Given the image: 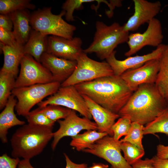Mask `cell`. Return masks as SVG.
<instances>
[{
  "label": "cell",
  "instance_id": "obj_1",
  "mask_svg": "<svg viewBox=\"0 0 168 168\" xmlns=\"http://www.w3.org/2000/svg\"><path fill=\"white\" fill-rule=\"evenodd\" d=\"M79 92L112 112L118 114L133 94L120 76L99 78L75 86Z\"/></svg>",
  "mask_w": 168,
  "mask_h": 168
},
{
  "label": "cell",
  "instance_id": "obj_2",
  "mask_svg": "<svg viewBox=\"0 0 168 168\" xmlns=\"http://www.w3.org/2000/svg\"><path fill=\"white\" fill-rule=\"evenodd\" d=\"M168 110V102L155 84H144L138 87L119 112L132 122L147 124Z\"/></svg>",
  "mask_w": 168,
  "mask_h": 168
},
{
  "label": "cell",
  "instance_id": "obj_3",
  "mask_svg": "<svg viewBox=\"0 0 168 168\" xmlns=\"http://www.w3.org/2000/svg\"><path fill=\"white\" fill-rule=\"evenodd\" d=\"M53 127L25 124L10 139L13 158L30 160L40 154L53 138Z\"/></svg>",
  "mask_w": 168,
  "mask_h": 168
},
{
  "label": "cell",
  "instance_id": "obj_4",
  "mask_svg": "<svg viewBox=\"0 0 168 168\" xmlns=\"http://www.w3.org/2000/svg\"><path fill=\"white\" fill-rule=\"evenodd\" d=\"M92 42L88 48L83 50L86 54L95 53L100 59H106L119 44L128 41L129 32L124 31L123 26L118 23L108 26L98 21Z\"/></svg>",
  "mask_w": 168,
  "mask_h": 168
},
{
  "label": "cell",
  "instance_id": "obj_5",
  "mask_svg": "<svg viewBox=\"0 0 168 168\" xmlns=\"http://www.w3.org/2000/svg\"><path fill=\"white\" fill-rule=\"evenodd\" d=\"M65 13L63 10L59 14H54L51 7L39 9L31 14L30 25L33 29L44 35L72 39L76 28L63 19Z\"/></svg>",
  "mask_w": 168,
  "mask_h": 168
},
{
  "label": "cell",
  "instance_id": "obj_6",
  "mask_svg": "<svg viewBox=\"0 0 168 168\" xmlns=\"http://www.w3.org/2000/svg\"><path fill=\"white\" fill-rule=\"evenodd\" d=\"M61 84L59 82H53L14 88L12 94L17 99L15 110L17 114L25 117L35 105L39 104L47 96L56 92L60 87Z\"/></svg>",
  "mask_w": 168,
  "mask_h": 168
},
{
  "label": "cell",
  "instance_id": "obj_7",
  "mask_svg": "<svg viewBox=\"0 0 168 168\" xmlns=\"http://www.w3.org/2000/svg\"><path fill=\"white\" fill-rule=\"evenodd\" d=\"M77 65L72 74L61 84V86H75L106 76L114 75L106 62H100L89 58L83 52L76 60Z\"/></svg>",
  "mask_w": 168,
  "mask_h": 168
},
{
  "label": "cell",
  "instance_id": "obj_8",
  "mask_svg": "<svg viewBox=\"0 0 168 168\" xmlns=\"http://www.w3.org/2000/svg\"><path fill=\"white\" fill-rule=\"evenodd\" d=\"M50 105L61 106L77 111L91 120L92 118L84 99L75 86H61L56 92L38 105L39 107L42 108Z\"/></svg>",
  "mask_w": 168,
  "mask_h": 168
},
{
  "label": "cell",
  "instance_id": "obj_9",
  "mask_svg": "<svg viewBox=\"0 0 168 168\" xmlns=\"http://www.w3.org/2000/svg\"><path fill=\"white\" fill-rule=\"evenodd\" d=\"M20 65V71L16 80L15 88L53 82L49 71L29 55H23Z\"/></svg>",
  "mask_w": 168,
  "mask_h": 168
},
{
  "label": "cell",
  "instance_id": "obj_10",
  "mask_svg": "<svg viewBox=\"0 0 168 168\" xmlns=\"http://www.w3.org/2000/svg\"><path fill=\"white\" fill-rule=\"evenodd\" d=\"M121 143L120 140L107 135L82 151L104 159L111 165V168H133L121 154Z\"/></svg>",
  "mask_w": 168,
  "mask_h": 168
},
{
  "label": "cell",
  "instance_id": "obj_11",
  "mask_svg": "<svg viewBox=\"0 0 168 168\" xmlns=\"http://www.w3.org/2000/svg\"><path fill=\"white\" fill-rule=\"evenodd\" d=\"M163 37L161 22L154 18L148 23L147 28L143 33L129 34L127 42L129 49L124 55L131 56L146 46L157 47L162 44Z\"/></svg>",
  "mask_w": 168,
  "mask_h": 168
},
{
  "label": "cell",
  "instance_id": "obj_12",
  "mask_svg": "<svg viewBox=\"0 0 168 168\" xmlns=\"http://www.w3.org/2000/svg\"><path fill=\"white\" fill-rule=\"evenodd\" d=\"M57 121L59 128L53 133V139L51 145L53 150L55 149L59 141L64 137H74L83 130H98V127L95 122L84 117H79L76 111L72 110L66 118Z\"/></svg>",
  "mask_w": 168,
  "mask_h": 168
},
{
  "label": "cell",
  "instance_id": "obj_13",
  "mask_svg": "<svg viewBox=\"0 0 168 168\" xmlns=\"http://www.w3.org/2000/svg\"><path fill=\"white\" fill-rule=\"evenodd\" d=\"M159 70V59H153L138 68L127 70L120 76L134 92L142 84H155Z\"/></svg>",
  "mask_w": 168,
  "mask_h": 168
},
{
  "label": "cell",
  "instance_id": "obj_14",
  "mask_svg": "<svg viewBox=\"0 0 168 168\" xmlns=\"http://www.w3.org/2000/svg\"><path fill=\"white\" fill-rule=\"evenodd\" d=\"M82 41L79 37L72 39L51 35L48 36L46 52L62 58L76 61L83 52Z\"/></svg>",
  "mask_w": 168,
  "mask_h": 168
},
{
  "label": "cell",
  "instance_id": "obj_15",
  "mask_svg": "<svg viewBox=\"0 0 168 168\" xmlns=\"http://www.w3.org/2000/svg\"><path fill=\"white\" fill-rule=\"evenodd\" d=\"M133 15L123 26V30L129 32L137 30L142 25L148 23L160 12L161 4L159 1L152 2L146 0H133Z\"/></svg>",
  "mask_w": 168,
  "mask_h": 168
},
{
  "label": "cell",
  "instance_id": "obj_16",
  "mask_svg": "<svg viewBox=\"0 0 168 168\" xmlns=\"http://www.w3.org/2000/svg\"><path fill=\"white\" fill-rule=\"evenodd\" d=\"M165 45L162 44L150 53L142 55L129 56L122 60L116 58V51L114 50L106 59V62L112 68L114 75L120 76L127 70L140 67L148 61L159 59L163 52Z\"/></svg>",
  "mask_w": 168,
  "mask_h": 168
},
{
  "label": "cell",
  "instance_id": "obj_17",
  "mask_svg": "<svg viewBox=\"0 0 168 168\" xmlns=\"http://www.w3.org/2000/svg\"><path fill=\"white\" fill-rule=\"evenodd\" d=\"M40 63L51 72L53 82L61 83L71 76L77 65L76 61L60 58L47 52L43 54Z\"/></svg>",
  "mask_w": 168,
  "mask_h": 168
},
{
  "label": "cell",
  "instance_id": "obj_18",
  "mask_svg": "<svg viewBox=\"0 0 168 168\" xmlns=\"http://www.w3.org/2000/svg\"><path fill=\"white\" fill-rule=\"evenodd\" d=\"M81 95L97 125L98 132L106 133L110 136H113L111 128L115 120L120 117L119 114L105 109L87 96Z\"/></svg>",
  "mask_w": 168,
  "mask_h": 168
},
{
  "label": "cell",
  "instance_id": "obj_19",
  "mask_svg": "<svg viewBox=\"0 0 168 168\" xmlns=\"http://www.w3.org/2000/svg\"><path fill=\"white\" fill-rule=\"evenodd\" d=\"M17 102L15 96L12 94L0 114V138L3 143H6L8 141L7 134L9 129L16 126L25 124V122L19 120L14 113Z\"/></svg>",
  "mask_w": 168,
  "mask_h": 168
},
{
  "label": "cell",
  "instance_id": "obj_20",
  "mask_svg": "<svg viewBox=\"0 0 168 168\" xmlns=\"http://www.w3.org/2000/svg\"><path fill=\"white\" fill-rule=\"evenodd\" d=\"M13 24L12 31L17 42L24 45L28 40L32 30L31 14L28 9L16 11L9 14Z\"/></svg>",
  "mask_w": 168,
  "mask_h": 168
},
{
  "label": "cell",
  "instance_id": "obj_21",
  "mask_svg": "<svg viewBox=\"0 0 168 168\" xmlns=\"http://www.w3.org/2000/svg\"><path fill=\"white\" fill-rule=\"evenodd\" d=\"M48 39V35L32 29L29 39L23 47L24 54L29 55L40 63L41 56L47 52Z\"/></svg>",
  "mask_w": 168,
  "mask_h": 168
},
{
  "label": "cell",
  "instance_id": "obj_22",
  "mask_svg": "<svg viewBox=\"0 0 168 168\" xmlns=\"http://www.w3.org/2000/svg\"><path fill=\"white\" fill-rule=\"evenodd\" d=\"M23 46L14 47L0 42V49L4 55V63L1 69L12 74L16 78L18 73V66L24 55Z\"/></svg>",
  "mask_w": 168,
  "mask_h": 168
},
{
  "label": "cell",
  "instance_id": "obj_23",
  "mask_svg": "<svg viewBox=\"0 0 168 168\" xmlns=\"http://www.w3.org/2000/svg\"><path fill=\"white\" fill-rule=\"evenodd\" d=\"M159 60V70L155 84L160 93L168 102V44L165 45Z\"/></svg>",
  "mask_w": 168,
  "mask_h": 168
},
{
  "label": "cell",
  "instance_id": "obj_24",
  "mask_svg": "<svg viewBox=\"0 0 168 168\" xmlns=\"http://www.w3.org/2000/svg\"><path fill=\"white\" fill-rule=\"evenodd\" d=\"M107 135L108 134L106 133L97 132L96 130H88L72 137L70 144L78 151H82L89 148L96 142Z\"/></svg>",
  "mask_w": 168,
  "mask_h": 168
},
{
  "label": "cell",
  "instance_id": "obj_25",
  "mask_svg": "<svg viewBox=\"0 0 168 168\" xmlns=\"http://www.w3.org/2000/svg\"><path fill=\"white\" fill-rule=\"evenodd\" d=\"M15 77L1 69L0 71V110L3 109L15 88Z\"/></svg>",
  "mask_w": 168,
  "mask_h": 168
},
{
  "label": "cell",
  "instance_id": "obj_26",
  "mask_svg": "<svg viewBox=\"0 0 168 168\" xmlns=\"http://www.w3.org/2000/svg\"><path fill=\"white\" fill-rule=\"evenodd\" d=\"M35 6L30 0H0V14H9L25 9H34Z\"/></svg>",
  "mask_w": 168,
  "mask_h": 168
},
{
  "label": "cell",
  "instance_id": "obj_27",
  "mask_svg": "<svg viewBox=\"0 0 168 168\" xmlns=\"http://www.w3.org/2000/svg\"><path fill=\"white\" fill-rule=\"evenodd\" d=\"M162 133L168 135V110L147 124L143 130V135Z\"/></svg>",
  "mask_w": 168,
  "mask_h": 168
},
{
  "label": "cell",
  "instance_id": "obj_28",
  "mask_svg": "<svg viewBox=\"0 0 168 168\" xmlns=\"http://www.w3.org/2000/svg\"><path fill=\"white\" fill-rule=\"evenodd\" d=\"M120 148L124 154V157L131 166L144 155V149L128 142H121Z\"/></svg>",
  "mask_w": 168,
  "mask_h": 168
},
{
  "label": "cell",
  "instance_id": "obj_29",
  "mask_svg": "<svg viewBox=\"0 0 168 168\" xmlns=\"http://www.w3.org/2000/svg\"><path fill=\"white\" fill-rule=\"evenodd\" d=\"M37 109L46 115L50 119L55 122L61 119H64L69 114L71 110L61 106L48 105Z\"/></svg>",
  "mask_w": 168,
  "mask_h": 168
},
{
  "label": "cell",
  "instance_id": "obj_30",
  "mask_svg": "<svg viewBox=\"0 0 168 168\" xmlns=\"http://www.w3.org/2000/svg\"><path fill=\"white\" fill-rule=\"evenodd\" d=\"M143 125L136 122H132L129 131L127 135L121 139V142H128L144 149L142 143L143 137Z\"/></svg>",
  "mask_w": 168,
  "mask_h": 168
},
{
  "label": "cell",
  "instance_id": "obj_31",
  "mask_svg": "<svg viewBox=\"0 0 168 168\" xmlns=\"http://www.w3.org/2000/svg\"><path fill=\"white\" fill-rule=\"evenodd\" d=\"M132 123L130 119L126 116L121 117L115 122L111 128L114 139L119 140L122 137L127 135L130 129Z\"/></svg>",
  "mask_w": 168,
  "mask_h": 168
},
{
  "label": "cell",
  "instance_id": "obj_32",
  "mask_svg": "<svg viewBox=\"0 0 168 168\" xmlns=\"http://www.w3.org/2000/svg\"><path fill=\"white\" fill-rule=\"evenodd\" d=\"M28 124L41 126L53 127L55 122L36 109L30 111L25 117Z\"/></svg>",
  "mask_w": 168,
  "mask_h": 168
},
{
  "label": "cell",
  "instance_id": "obj_33",
  "mask_svg": "<svg viewBox=\"0 0 168 168\" xmlns=\"http://www.w3.org/2000/svg\"><path fill=\"white\" fill-rule=\"evenodd\" d=\"M95 1L94 0H67L63 4L62 8L66 12V19L69 21H74L73 14L75 10L82 9L83 3Z\"/></svg>",
  "mask_w": 168,
  "mask_h": 168
},
{
  "label": "cell",
  "instance_id": "obj_34",
  "mask_svg": "<svg viewBox=\"0 0 168 168\" xmlns=\"http://www.w3.org/2000/svg\"><path fill=\"white\" fill-rule=\"evenodd\" d=\"M0 42L8 46L17 47L23 46L16 41L12 31L8 30L0 27Z\"/></svg>",
  "mask_w": 168,
  "mask_h": 168
},
{
  "label": "cell",
  "instance_id": "obj_35",
  "mask_svg": "<svg viewBox=\"0 0 168 168\" xmlns=\"http://www.w3.org/2000/svg\"><path fill=\"white\" fill-rule=\"evenodd\" d=\"M20 161L19 158H12L3 154L0 156V168H16Z\"/></svg>",
  "mask_w": 168,
  "mask_h": 168
},
{
  "label": "cell",
  "instance_id": "obj_36",
  "mask_svg": "<svg viewBox=\"0 0 168 168\" xmlns=\"http://www.w3.org/2000/svg\"><path fill=\"white\" fill-rule=\"evenodd\" d=\"M0 27L8 30L12 31L13 24L9 14H0Z\"/></svg>",
  "mask_w": 168,
  "mask_h": 168
},
{
  "label": "cell",
  "instance_id": "obj_37",
  "mask_svg": "<svg viewBox=\"0 0 168 168\" xmlns=\"http://www.w3.org/2000/svg\"><path fill=\"white\" fill-rule=\"evenodd\" d=\"M153 160L146 158L145 160L141 159L133 164L131 166L133 168H156L153 166Z\"/></svg>",
  "mask_w": 168,
  "mask_h": 168
},
{
  "label": "cell",
  "instance_id": "obj_38",
  "mask_svg": "<svg viewBox=\"0 0 168 168\" xmlns=\"http://www.w3.org/2000/svg\"><path fill=\"white\" fill-rule=\"evenodd\" d=\"M156 157L160 159H168V146L161 144L158 145L156 147Z\"/></svg>",
  "mask_w": 168,
  "mask_h": 168
},
{
  "label": "cell",
  "instance_id": "obj_39",
  "mask_svg": "<svg viewBox=\"0 0 168 168\" xmlns=\"http://www.w3.org/2000/svg\"><path fill=\"white\" fill-rule=\"evenodd\" d=\"M66 162L65 168H86L87 164L85 163L77 164L72 162L68 156L65 153H64Z\"/></svg>",
  "mask_w": 168,
  "mask_h": 168
},
{
  "label": "cell",
  "instance_id": "obj_40",
  "mask_svg": "<svg viewBox=\"0 0 168 168\" xmlns=\"http://www.w3.org/2000/svg\"><path fill=\"white\" fill-rule=\"evenodd\" d=\"M153 166L156 168H168V159H163L157 158L156 156L152 157Z\"/></svg>",
  "mask_w": 168,
  "mask_h": 168
},
{
  "label": "cell",
  "instance_id": "obj_41",
  "mask_svg": "<svg viewBox=\"0 0 168 168\" xmlns=\"http://www.w3.org/2000/svg\"><path fill=\"white\" fill-rule=\"evenodd\" d=\"M18 168H35L30 164V160L23 159L20 160Z\"/></svg>",
  "mask_w": 168,
  "mask_h": 168
},
{
  "label": "cell",
  "instance_id": "obj_42",
  "mask_svg": "<svg viewBox=\"0 0 168 168\" xmlns=\"http://www.w3.org/2000/svg\"><path fill=\"white\" fill-rule=\"evenodd\" d=\"M91 167L92 168H108L109 166L101 163H94Z\"/></svg>",
  "mask_w": 168,
  "mask_h": 168
},
{
  "label": "cell",
  "instance_id": "obj_43",
  "mask_svg": "<svg viewBox=\"0 0 168 168\" xmlns=\"http://www.w3.org/2000/svg\"><path fill=\"white\" fill-rule=\"evenodd\" d=\"M86 168H91V167H89V168H87V167Z\"/></svg>",
  "mask_w": 168,
  "mask_h": 168
}]
</instances>
